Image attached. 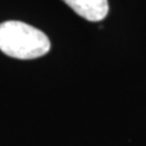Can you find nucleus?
<instances>
[{
  "label": "nucleus",
  "instance_id": "nucleus-1",
  "mask_svg": "<svg viewBox=\"0 0 146 146\" xmlns=\"http://www.w3.org/2000/svg\"><path fill=\"white\" fill-rule=\"evenodd\" d=\"M48 35L35 27L20 21L0 23V50L10 57L33 60L49 52Z\"/></svg>",
  "mask_w": 146,
  "mask_h": 146
},
{
  "label": "nucleus",
  "instance_id": "nucleus-2",
  "mask_svg": "<svg viewBox=\"0 0 146 146\" xmlns=\"http://www.w3.org/2000/svg\"><path fill=\"white\" fill-rule=\"evenodd\" d=\"M77 15L90 22L102 21L108 13L107 0H62Z\"/></svg>",
  "mask_w": 146,
  "mask_h": 146
}]
</instances>
